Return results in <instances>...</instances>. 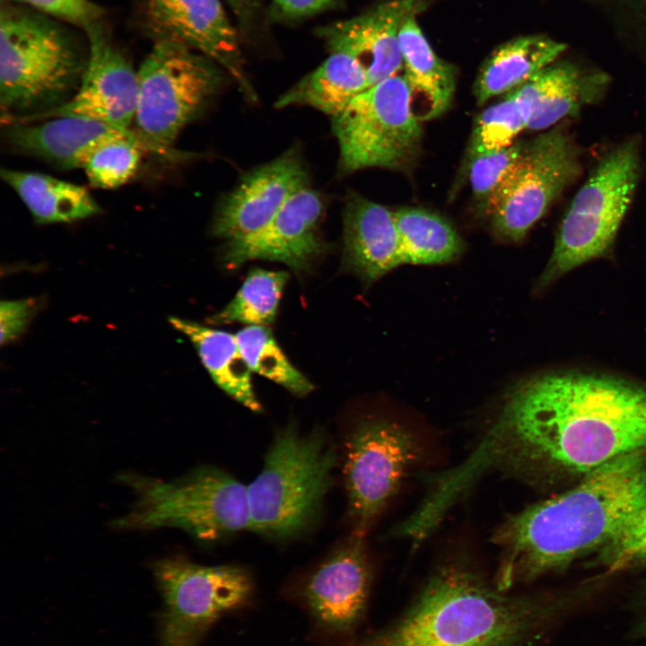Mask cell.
Listing matches in <instances>:
<instances>
[{
  "mask_svg": "<svg viewBox=\"0 0 646 646\" xmlns=\"http://www.w3.org/2000/svg\"><path fill=\"white\" fill-rule=\"evenodd\" d=\"M646 450V384L594 371H557L513 386L481 441L441 481L461 497L501 469L542 486L573 484L624 455Z\"/></svg>",
  "mask_w": 646,
  "mask_h": 646,
  "instance_id": "6da1fadb",
  "label": "cell"
},
{
  "mask_svg": "<svg viewBox=\"0 0 646 646\" xmlns=\"http://www.w3.org/2000/svg\"><path fill=\"white\" fill-rule=\"evenodd\" d=\"M646 502V450L598 467L570 488L509 517L493 536L498 588L566 569L598 551Z\"/></svg>",
  "mask_w": 646,
  "mask_h": 646,
  "instance_id": "7a4b0ae2",
  "label": "cell"
},
{
  "mask_svg": "<svg viewBox=\"0 0 646 646\" xmlns=\"http://www.w3.org/2000/svg\"><path fill=\"white\" fill-rule=\"evenodd\" d=\"M559 606L545 597L504 594L473 569L449 564L399 618L347 646H534Z\"/></svg>",
  "mask_w": 646,
  "mask_h": 646,
  "instance_id": "3957f363",
  "label": "cell"
},
{
  "mask_svg": "<svg viewBox=\"0 0 646 646\" xmlns=\"http://www.w3.org/2000/svg\"><path fill=\"white\" fill-rule=\"evenodd\" d=\"M337 459L322 429L301 432L290 423L278 430L248 485L249 529L280 540L309 530L332 486Z\"/></svg>",
  "mask_w": 646,
  "mask_h": 646,
  "instance_id": "277c9868",
  "label": "cell"
},
{
  "mask_svg": "<svg viewBox=\"0 0 646 646\" xmlns=\"http://www.w3.org/2000/svg\"><path fill=\"white\" fill-rule=\"evenodd\" d=\"M85 62L71 37L56 23L29 12L2 9L0 102L6 121L67 101L79 85Z\"/></svg>",
  "mask_w": 646,
  "mask_h": 646,
  "instance_id": "5b68a950",
  "label": "cell"
},
{
  "mask_svg": "<svg viewBox=\"0 0 646 646\" xmlns=\"http://www.w3.org/2000/svg\"><path fill=\"white\" fill-rule=\"evenodd\" d=\"M136 495L132 510L114 521L123 530L179 528L213 542L249 527L248 485L214 467H198L171 481L122 474Z\"/></svg>",
  "mask_w": 646,
  "mask_h": 646,
  "instance_id": "8992f818",
  "label": "cell"
},
{
  "mask_svg": "<svg viewBox=\"0 0 646 646\" xmlns=\"http://www.w3.org/2000/svg\"><path fill=\"white\" fill-rule=\"evenodd\" d=\"M640 145L637 137H630L598 162L562 219L537 290L548 287L571 270L609 252L637 188Z\"/></svg>",
  "mask_w": 646,
  "mask_h": 646,
  "instance_id": "52a82bcc",
  "label": "cell"
},
{
  "mask_svg": "<svg viewBox=\"0 0 646 646\" xmlns=\"http://www.w3.org/2000/svg\"><path fill=\"white\" fill-rule=\"evenodd\" d=\"M219 67L183 44L155 42L137 71L132 131L143 150L174 158L179 135L220 89Z\"/></svg>",
  "mask_w": 646,
  "mask_h": 646,
  "instance_id": "ba28073f",
  "label": "cell"
},
{
  "mask_svg": "<svg viewBox=\"0 0 646 646\" xmlns=\"http://www.w3.org/2000/svg\"><path fill=\"white\" fill-rule=\"evenodd\" d=\"M342 171L368 168L405 170L421 148V121L404 74L385 79L354 98L332 118Z\"/></svg>",
  "mask_w": 646,
  "mask_h": 646,
  "instance_id": "9c48e42d",
  "label": "cell"
},
{
  "mask_svg": "<svg viewBox=\"0 0 646 646\" xmlns=\"http://www.w3.org/2000/svg\"><path fill=\"white\" fill-rule=\"evenodd\" d=\"M153 570L164 605L161 646H199L220 618L253 599V580L237 565H202L170 556L155 562Z\"/></svg>",
  "mask_w": 646,
  "mask_h": 646,
  "instance_id": "30bf717a",
  "label": "cell"
},
{
  "mask_svg": "<svg viewBox=\"0 0 646 646\" xmlns=\"http://www.w3.org/2000/svg\"><path fill=\"white\" fill-rule=\"evenodd\" d=\"M581 152L564 124L525 142L515 167L484 211L500 238L518 242L580 176Z\"/></svg>",
  "mask_w": 646,
  "mask_h": 646,
  "instance_id": "8fae6325",
  "label": "cell"
},
{
  "mask_svg": "<svg viewBox=\"0 0 646 646\" xmlns=\"http://www.w3.org/2000/svg\"><path fill=\"white\" fill-rule=\"evenodd\" d=\"M364 538L352 532L288 593L305 613L310 637L320 646H347L365 618L372 570Z\"/></svg>",
  "mask_w": 646,
  "mask_h": 646,
  "instance_id": "7c38bea8",
  "label": "cell"
},
{
  "mask_svg": "<svg viewBox=\"0 0 646 646\" xmlns=\"http://www.w3.org/2000/svg\"><path fill=\"white\" fill-rule=\"evenodd\" d=\"M414 437L379 418L358 423L346 438L343 474L353 533L366 536L417 457Z\"/></svg>",
  "mask_w": 646,
  "mask_h": 646,
  "instance_id": "4fadbf2b",
  "label": "cell"
},
{
  "mask_svg": "<svg viewBox=\"0 0 646 646\" xmlns=\"http://www.w3.org/2000/svg\"><path fill=\"white\" fill-rule=\"evenodd\" d=\"M86 31L89 52L77 91L57 108L11 122L80 117L131 129L138 95L137 71L109 40L99 22L87 27Z\"/></svg>",
  "mask_w": 646,
  "mask_h": 646,
  "instance_id": "5bb4252c",
  "label": "cell"
},
{
  "mask_svg": "<svg viewBox=\"0 0 646 646\" xmlns=\"http://www.w3.org/2000/svg\"><path fill=\"white\" fill-rule=\"evenodd\" d=\"M156 41H174L201 53L225 70L244 97L257 94L247 76L238 32L221 0H142Z\"/></svg>",
  "mask_w": 646,
  "mask_h": 646,
  "instance_id": "9a60e30c",
  "label": "cell"
},
{
  "mask_svg": "<svg viewBox=\"0 0 646 646\" xmlns=\"http://www.w3.org/2000/svg\"><path fill=\"white\" fill-rule=\"evenodd\" d=\"M307 186L301 159L294 151L285 153L247 173L223 197L213 220V234L231 242L258 233Z\"/></svg>",
  "mask_w": 646,
  "mask_h": 646,
  "instance_id": "2e32d148",
  "label": "cell"
},
{
  "mask_svg": "<svg viewBox=\"0 0 646 646\" xmlns=\"http://www.w3.org/2000/svg\"><path fill=\"white\" fill-rule=\"evenodd\" d=\"M324 203L309 186L295 193L258 233L228 242L224 259L231 266L254 259L278 261L297 273L306 271L326 249L319 225Z\"/></svg>",
  "mask_w": 646,
  "mask_h": 646,
  "instance_id": "e0dca14e",
  "label": "cell"
},
{
  "mask_svg": "<svg viewBox=\"0 0 646 646\" xmlns=\"http://www.w3.org/2000/svg\"><path fill=\"white\" fill-rule=\"evenodd\" d=\"M424 8L421 0H389L349 20L321 29L330 52L354 57L371 86L403 71L399 32L406 19Z\"/></svg>",
  "mask_w": 646,
  "mask_h": 646,
  "instance_id": "ac0fdd59",
  "label": "cell"
},
{
  "mask_svg": "<svg viewBox=\"0 0 646 646\" xmlns=\"http://www.w3.org/2000/svg\"><path fill=\"white\" fill-rule=\"evenodd\" d=\"M609 77L569 62H554L511 91L527 119V129H549L605 94Z\"/></svg>",
  "mask_w": 646,
  "mask_h": 646,
  "instance_id": "d6986e66",
  "label": "cell"
},
{
  "mask_svg": "<svg viewBox=\"0 0 646 646\" xmlns=\"http://www.w3.org/2000/svg\"><path fill=\"white\" fill-rule=\"evenodd\" d=\"M401 265L405 262L394 212L350 194L344 210L342 270L370 284Z\"/></svg>",
  "mask_w": 646,
  "mask_h": 646,
  "instance_id": "ffe728a7",
  "label": "cell"
},
{
  "mask_svg": "<svg viewBox=\"0 0 646 646\" xmlns=\"http://www.w3.org/2000/svg\"><path fill=\"white\" fill-rule=\"evenodd\" d=\"M42 122L7 123L8 143L22 153L40 158L57 168H83L101 144L134 134L80 117H56Z\"/></svg>",
  "mask_w": 646,
  "mask_h": 646,
  "instance_id": "44dd1931",
  "label": "cell"
},
{
  "mask_svg": "<svg viewBox=\"0 0 646 646\" xmlns=\"http://www.w3.org/2000/svg\"><path fill=\"white\" fill-rule=\"evenodd\" d=\"M408 16L399 32L404 75L412 92L413 109L422 122L444 113L453 99L457 71L439 57L416 20Z\"/></svg>",
  "mask_w": 646,
  "mask_h": 646,
  "instance_id": "7402d4cb",
  "label": "cell"
},
{
  "mask_svg": "<svg viewBox=\"0 0 646 646\" xmlns=\"http://www.w3.org/2000/svg\"><path fill=\"white\" fill-rule=\"evenodd\" d=\"M566 45L544 35L516 37L497 47L482 65L474 83L478 104L508 93L555 62Z\"/></svg>",
  "mask_w": 646,
  "mask_h": 646,
  "instance_id": "603a6c76",
  "label": "cell"
},
{
  "mask_svg": "<svg viewBox=\"0 0 646 646\" xmlns=\"http://www.w3.org/2000/svg\"><path fill=\"white\" fill-rule=\"evenodd\" d=\"M170 324L195 346L214 382L252 412L262 411L251 382L250 369L235 336L189 319L170 317Z\"/></svg>",
  "mask_w": 646,
  "mask_h": 646,
  "instance_id": "cb8c5ba5",
  "label": "cell"
},
{
  "mask_svg": "<svg viewBox=\"0 0 646 646\" xmlns=\"http://www.w3.org/2000/svg\"><path fill=\"white\" fill-rule=\"evenodd\" d=\"M371 86L361 64L352 56L335 51L275 101L278 109L304 106L332 118Z\"/></svg>",
  "mask_w": 646,
  "mask_h": 646,
  "instance_id": "d4e9b609",
  "label": "cell"
},
{
  "mask_svg": "<svg viewBox=\"0 0 646 646\" xmlns=\"http://www.w3.org/2000/svg\"><path fill=\"white\" fill-rule=\"evenodd\" d=\"M2 179L17 194L40 224L71 223L100 213L84 188L31 171L1 170Z\"/></svg>",
  "mask_w": 646,
  "mask_h": 646,
  "instance_id": "484cf974",
  "label": "cell"
},
{
  "mask_svg": "<svg viewBox=\"0 0 646 646\" xmlns=\"http://www.w3.org/2000/svg\"><path fill=\"white\" fill-rule=\"evenodd\" d=\"M405 264L450 262L462 251L460 236L442 216L416 207L394 212Z\"/></svg>",
  "mask_w": 646,
  "mask_h": 646,
  "instance_id": "4316f807",
  "label": "cell"
},
{
  "mask_svg": "<svg viewBox=\"0 0 646 646\" xmlns=\"http://www.w3.org/2000/svg\"><path fill=\"white\" fill-rule=\"evenodd\" d=\"M288 278L285 271L250 270L234 298L208 321L216 325L267 326L273 323Z\"/></svg>",
  "mask_w": 646,
  "mask_h": 646,
  "instance_id": "83f0119b",
  "label": "cell"
},
{
  "mask_svg": "<svg viewBox=\"0 0 646 646\" xmlns=\"http://www.w3.org/2000/svg\"><path fill=\"white\" fill-rule=\"evenodd\" d=\"M240 350L254 371L298 397L310 394L314 387L287 359L266 326H248L235 335Z\"/></svg>",
  "mask_w": 646,
  "mask_h": 646,
  "instance_id": "f1b7e54d",
  "label": "cell"
},
{
  "mask_svg": "<svg viewBox=\"0 0 646 646\" xmlns=\"http://www.w3.org/2000/svg\"><path fill=\"white\" fill-rule=\"evenodd\" d=\"M527 129V119L510 92L505 98L485 109L476 118L470 136L467 166L477 156L507 147Z\"/></svg>",
  "mask_w": 646,
  "mask_h": 646,
  "instance_id": "f546056e",
  "label": "cell"
},
{
  "mask_svg": "<svg viewBox=\"0 0 646 646\" xmlns=\"http://www.w3.org/2000/svg\"><path fill=\"white\" fill-rule=\"evenodd\" d=\"M142 151L135 134L101 144L83 166L89 182L95 188L106 189L124 185L135 174Z\"/></svg>",
  "mask_w": 646,
  "mask_h": 646,
  "instance_id": "4dcf8cb0",
  "label": "cell"
},
{
  "mask_svg": "<svg viewBox=\"0 0 646 646\" xmlns=\"http://www.w3.org/2000/svg\"><path fill=\"white\" fill-rule=\"evenodd\" d=\"M598 552L599 564L608 572L646 565V502Z\"/></svg>",
  "mask_w": 646,
  "mask_h": 646,
  "instance_id": "1f68e13d",
  "label": "cell"
},
{
  "mask_svg": "<svg viewBox=\"0 0 646 646\" xmlns=\"http://www.w3.org/2000/svg\"><path fill=\"white\" fill-rule=\"evenodd\" d=\"M524 147L525 142H514L507 147L476 157L467 166L472 192L483 211L517 164Z\"/></svg>",
  "mask_w": 646,
  "mask_h": 646,
  "instance_id": "d6a6232c",
  "label": "cell"
},
{
  "mask_svg": "<svg viewBox=\"0 0 646 646\" xmlns=\"http://www.w3.org/2000/svg\"><path fill=\"white\" fill-rule=\"evenodd\" d=\"M85 29L98 23L102 9L91 0H12Z\"/></svg>",
  "mask_w": 646,
  "mask_h": 646,
  "instance_id": "836d02e7",
  "label": "cell"
},
{
  "mask_svg": "<svg viewBox=\"0 0 646 646\" xmlns=\"http://www.w3.org/2000/svg\"><path fill=\"white\" fill-rule=\"evenodd\" d=\"M35 309L36 301L31 299L1 301V345L9 343L21 335Z\"/></svg>",
  "mask_w": 646,
  "mask_h": 646,
  "instance_id": "e575fe53",
  "label": "cell"
},
{
  "mask_svg": "<svg viewBox=\"0 0 646 646\" xmlns=\"http://www.w3.org/2000/svg\"><path fill=\"white\" fill-rule=\"evenodd\" d=\"M333 0H274L278 10L287 17L296 18L319 13Z\"/></svg>",
  "mask_w": 646,
  "mask_h": 646,
  "instance_id": "d590c367",
  "label": "cell"
},
{
  "mask_svg": "<svg viewBox=\"0 0 646 646\" xmlns=\"http://www.w3.org/2000/svg\"><path fill=\"white\" fill-rule=\"evenodd\" d=\"M240 22L246 25L258 9V0H224Z\"/></svg>",
  "mask_w": 646,
  "mask_h": 646,
  "instance_id": "8d00e7d4",
  "label": "cell"
},
{
  "mask_svg": "<svg viewBox=\"0 0 646 646\" xmlns=\"http://www.w3.org/2000/svg\"><path fill=\"white\" fill-rule=\"evenodd\" d=\"M635 632L639 636L646 638V582L642 591L640 617Z\"/></svg>",
  "mask_w": 646,
  "mask_h": 646,
  "instance_id": "74e56055",
  "label": "cell"
}]
</instances>
